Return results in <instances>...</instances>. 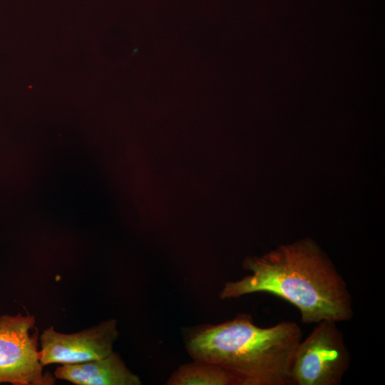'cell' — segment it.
<instances>
[{
    "instance_id": "cell-3",
    "label": "cell",
    "mask_w": 385,
    "mask_h": 385,
    "mask_svg": "<svg viewBox=\"0 0 385 385\" xmlns=\"http://www.w3.org/2000/svg\"><path fill=\"white\" fill-rule=\"evenodd\" d=\"M337 323L322 320L300 341L292 363V384L340 385L342 383L351 357Z\"/></svg>"
},
{
    "instance_id": "cell-6",
    "label": "cell",
    "mask_w": 385,
    "mask_h": 385,
    "mask_svg": "<svg viewBox=\"0 0 385 385\" xmlns=\"http://www.w3.org/2000/svg\"><path fill=\"white\" fill-rule=\"evenodd\" d=\"M56 379L76 385H140V378L125 365L120 355L111 352L107 356L76 364H63L54 372Z\"/></svg>"
},
{
    "instance_id": "cell-1",
    "label": "cell",
    "mask_w": 385,
    "mask_h": 385,
    "mask_svg": "<svg viewBox=\"0 0 385 385\" xmlns=\"http://www.w3.org/2000/svg\"><path fill=\"white\" fill-rule=\"evenodd\" d=\"M242 267L250 274L225 283L221 299L271 294L297 307L304 324L346 322L354 314L344 277L311 238L279 245L262 256L248 257Z\"/></svg>"
},
{
    "instance_id": "cell-2",
    "label": "cell",
    "mask_w": 385,
    "mask_h": 385,
    "mask_svg": "<svg viewBox=\"0 0 385 385\" xmlns=\"http://www.w3.org/2000/svg\"><path fill=\"white\" fill-rule=\"evenodd\" d=\"M302 339V329L294 322L265 328L255 324L250 315L240 314L193 332L186 349L194 360L223 368L237 385H288L294 354Z\"/></svg>"
},
{
    "instance_id": "cell-4",
    "label": "cell",
    "mask_w": 385,
    "mask_h": 385,
    "mask_svg": "<svg viewBox=\"0 0 385 385\" xmlns=\"http://www.w3.org/2000/svg\"><path fill=\"white\" fill-rule=\"evenodd\" d=\"M32 315L0 317V384L53 385L55 376L43 371L38 358V331L32 334Z\"/></svg>"
},
{
    "instance_id": "cell-7",
    "label": "cell",
    "mask_w": 385,
    "mask_h": 385,
    "mask_svg": "<svg viewBox=\"0 0 385 385\" xmlns=\"http://www.w3.org/2000/svg\"><path fill=\"white\" fill-rule=\"evenodd\" d=\"M169 385H237L233 376L223 368L194 360L181 365L168 380Z\"/></svg>"
},
{
    "instance_id": "cell-5",
    "label": "cell",
    "mask_w": 385,
    "mask_h": 385,
    "mask_svg": "<svg viewBox=\"0 0 385 385\" xmlns=\"http://www.w3.org/2000/svg\"><path fill=\"white\" fill-rule=\"evenodd\" d=\"M118 337L117 322L114 319L73 334L59 333L51 327L40 337L39 361L45 366L102 359L113 351V346Z\"/></svg>"
}]
</instances>
